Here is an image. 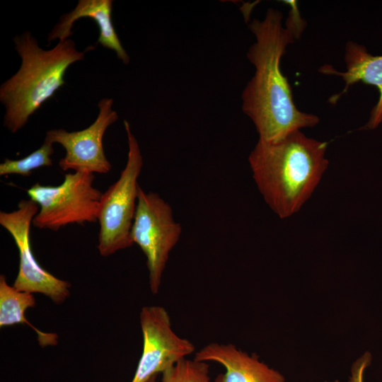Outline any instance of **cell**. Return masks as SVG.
Returning a JSON list of instances; mask_svg holds the SVG:
<instances>
[{"label": "cell", "mask_w": 382, "mask_h": 382, "mask_svg": "<svg viewBox=\"0 0 382 382\" xmlns=\"http://www.w3.org/2000/svg\"><path fill=\"white\" fill-rule=\"evenodd\" d=\"M94 179V173L80 171L66 173L57 186L34 184L27 190L39 206L33 225L57 231L69 224L97 221L103 193L93 186Z\"/></svg>", "instance_id": "cell-5"}, {"label": "cell", "mask_w": 382, "mask_h": 382, "mask_svg": "<svg viewBox=\"0 0 382 382\" xmlns=\"http://www.w3.org/2000/svg\"><path fill=\"white\" fill-rule=\"evenodd\" d=\"M21 59L19 69L0 86V101L5 107L4 126L15 134L56 91L65 84L64 76L74 63L83 60L93 46L79 51L69 38L44 50L30 31L13 37Z\"/></svg>", "instance_id": "cell-3"}, {"label": "cell", "mask_w": 382, "mask_h": 382, "mask_svg": "<svg viewBox=\"0 0 382 382\" xmlns=\"http://www.w3.org/2000/svg\"><path fill=\"white\" fill-rule=\"evenodd\" d=\"M53 144L45 137L41 146L25 157L18 160L5 158L0 164V175L16 174L29 176L35 169L51 166L52 165L51 156L54 153Z\"/></svg>", "instance_id": "cell-14"}, {"label": "cell", "mask_w": 382, "mask_h": 382, "mask_svg": "<svg viewBox=\"0 0 382 382\" xmlns=\"http://www.w3.org/2000/svg\"><path fill=\"white\" fill-rule=\"evenodd\" d=\"M345 72L337 71L329 65L320 69L323 74L340 76L345 82L343 91L330 100L335 102L355 83L362 82L376 86L379 93L378 101L371 110L368 123L364 127V129H375L382 122V55L373 56L364 46L349 41L345 46Z\"/></svg>", "instance_id": "cell-12"}, {"label": "cell", "mask_w": 382, "mask_h": 382, "mask_svg": "<svg viewBox=\"0 0 382 382\" xmlns=\"http://www.w3.org/2000/svg\"><path fill=\"white\" fill-rule=\"evenodd\" d=\"M327 143L300 130L276 142L258 140L248 161L256 185L270 208L281 219L300 210L328 166Z\"/></svg>", "instance_id": "cell-2"}, {"label": "cell", "mask_w": 382, "mask_h": 382, "mask_svg": "<svg viewBox=\"0 0 382 382\" xmlns=\"http://www.w3.org/2000/svg\"><path fill=\"white\" fill-rule=\"evenodd\" d=\"M194 359L216 362L225 368L214 382H286L282 373L262 361L256 354H248L231 343L207 344L196 352Z\"/></svg>", "instance_id": "cell-10"}, {"label": "cell", "mask_w": 382, "mask_h": 382, "mask_svg": "<svg viewBox=\"0 0 382 382\" xmlns=\"http://www.w3.org/2000/svg\"><path fill=\"white\" fill-rule=\"evenodd\" d=\"M38 211L37 204L30 199L20 201L13 212H0V224L13 238L19 253L18 272L12 286L19 291L44 294L60 305L70 296L71 284L42 267L32 250L30 226Z\"/></svg>", "instance_id": "cell-7"}, {"label": "cell", "mask_w": 382, "mask_h": 382, "mask_svg": "<svg viewBox=\"0 0 382 382\" xmlns=\"http://www.w3.org/2000/svg\"><path fill=\"white\" fill-rule=\"evenodd\" d=\"M181 233V226L174 219L170 204L157 193L146 192L139 186L131 237L146 257L153 294L158 293L170 253Z\"/></svg>", "instance_id": "cell-6"}, {"label": "cell", "mask_w": 382, "mask_h": 382, "mask_svg": "<svg viewBox=\"0 0 382 382\" xmlns=\"http://www.w3.org/2000/svg\"><path fill=\"white\" fill-rule=\"evenodd\" d=\"M35 303L33 294L16 289L7 283L4 274L0 275V327L27 324L35 332L42 347L55 346L59 338L56 333L40 330L25 316L26 310L35 307Z\"/></svg>", "instance_id": "cell-13"}, {"label": "cell", "mask_w": 382, "mask_h": 382, "mask_svg": "<svg viewBox=\"0 0 382 382\" xmlns=\"http://www.w3.org/2000/svg\"><path fill=\"white\" fill-rule=\"evenodd\" d=\"M112 105V98H102L98 103V114L96 120L82 130L67 132L54 129L47 132L45 137L65 149L64 156L59 161L62 170L101 174L111 170L112 165L104 152L103 139L107 129L118 119Z\"/></svg>", "instance_id": "cell-9"}, {"label": "cell", "mask_w": 382, "mask_h": 382, "mask_svg": "<svg viewBox=\"0 0 382 382\" xmlns=\"http://www.w3.org/2000/svg\"><path fill=\"white\" fill-rule=\"evenodd\" d=\"M128 142L126 165L118 180L103 193L98 221L100 228L97 248L103 257L131 247V231L134 219L143 158L139 143L129 123L124 121Z\"/></svg>", "instance_id": "cell-4"}, {"label": "cell", "mask_w": 382, "mask_h": 382, "mask_svg": "<svg viewBox=\"0 0 382 382\" xmlns=\"http://www.w3.org/2000/svg\"><path fill=\"white\" fill-rule=\"evenodd\" d=\"M371 355L369 352L359 357L352 364L348 382H364L366 369L371 364Z\"/></svg>", "instance_id": "cell-16"}, {"label": "cell", "mask_w": 382, "mask_h": 382, "mask_svg": "<svg viewBox=\"0 0 382 382\" xmlns=\"http://www.w3.org/2000/svg\"><path fill=\"white\" fill-rule=\"evenodd\" d=\"M142 353L131 382H148L195 351V345L172 329L170 318L161 306H144L139 313Z\"/></svg>", "instance_id": "cell-8"}, {"label": "cell", "mask_w": 382, "mask_h": 382, "mask_svg": "<svg viewBox=\"0 0 382 382\" xmlns=\"http://www.w3.org/2000/svg\"><path fill=\"white\" fill-rule=\"evenodd\" d=\"M156 377L157 376L152 377L148 382H156Z\"/></svg>", "instance_id": "cell-17"}, {"label": "cell", "mask_w": 382, "mask_h": 382, "mask_svg": "<svg viewBox=\"0 0 382 382\" xmlns=\"http://www.w3.org/2000/svg\"><path fill=\"white\" fill-rule=\"evenodd\" d=\"M282 25V14L269 8L262 21L254 19L249 25L256 42L247 57L255 72L242 94V109L251 119L259 140L276 142L289 133L319 122L314 115L296 107L291 87L282 74L280 61L288 45L293 43L305 25L296 9H291Z\"/></svg>", "instance_id": "cell-1"}, {"label": "cell", "mask_w": 382, "mask_h": 382, "mask_svg": "<svg viewBox=\"0 0 382 382\" xmlns=\"http://www.w3.org/2000/svg\"><path fill=\"white\" fill-rule=\"evenodd\" d=\"M113 1L79 0L76 6L70 12L63 14L58 23L48 33L47 41H64L71 38L74 23L81 18H91L99 29L97 42L103 47L111 50L125 64L129 62V57L118 37L112 20Z\"/></svg>", "instance_id": "cell-11"}, {"label": "cell", "mask_w": 382, "mask_h": 382, "mask_svg": "<svg viewBox=\"0 0 382 382\" xmlns=\"http://www.w3.org/2000/svg\"><path fill=\"white\" fill-rule=\"evenodd\" d=\"M161 382H214L207 362L187 358L162 374Z\"/></svg>", "instance_id": "cell-15"}, {"label": "cell", "mask_w": 382, "mask_h": 382, "mask_svg": "<svg viewBox=\"0 0 382 382\" xmlns=\"http://www.w3.org/2000/svg\"><path fill=\"white\" fill-rule=\"evenodd\" d=\"M323 382H329V381H323ZM332 382H340V381H338V380H335V381H332Z\"/></svg>", "instance_id": "cell-18"}]
</instances>
